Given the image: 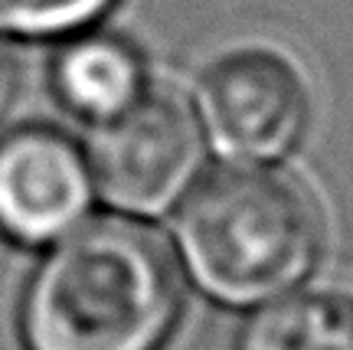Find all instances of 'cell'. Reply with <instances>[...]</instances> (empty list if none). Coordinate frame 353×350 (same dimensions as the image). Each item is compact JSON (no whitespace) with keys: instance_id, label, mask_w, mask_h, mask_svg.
Listing matches in <instances>:
<instances>
[{"instance_id":"obj_1","label":"cell","mask_w":353,"mask_h":350,"mask_svg":"<svg viewBox=\"0 0 353 350\" xmlns=\"http://www.w3.org/2000/svg\"><path fill=\"white\" fill-rule=\"evenodd\" d=\"M180 311L164 242L121 220L76 229L39 262L20 311L26 350H157Z\"/></svg>"},{"instance_id":"obj_2","label":"cell","mask_w":353,"mask_h":350,"mask_svg":"<svg viewBox=\"0 0 353 350\" xmlns=\"http://www.w3.org/2000/svg\"><path fill=\"white\" fill-rule=\"evenodd\" d=\"M324 223L294 177L236 164L206 174L176 220V242L203 291L259 304L298 285L321 252Z\"/></svg>"},{"instance_id":"obj_3","label":"cell","mask_w":353,"mask_h":350,"mask_svg":"<svg viewBox=\"0 0 353 350\" xmlns=\"http://www.w3.org/2000/svg\"><path fill=\"white\" fill-rule=\"evenodd\" d=\"M200 164V131L170 92H144L92 131L88 171L105 200L134 216L167 210Z\"/></svg>"},{"instance_id":"obj_4","label":"cell","mask_w":353,"mask_h":350,"mask_svg":"<svg viewBox=\"0 0 353 350\" xmlns=\"http://www.w3.org/2000/svg\"><path fill=\"white\" fill-rule=\"evenodd\" d=\"M196 105L216 148L242 161L281 157L298 144L311 115L298 69L265 50L216 59L200 79Z\"/></svg>"},{"instance_id":"obj_5","label":"cell","mask_w":353,"mask_h":350,"mask_svg":"<svg viewBox=\"0 0 353 350\" xmlns=\"http://www.w3.org/2000/svg\"><path fill=\"white\" fill-rule=\"evenodd\" d=\"M92 171L76 141L46 125L0 138V236L43 246L82 220Z\"/></svg>"},{"instance_id":"obj_6","label":"cell","mask_w":353,"mask_h":350,"mask_svg":"<svg viewBox=\"0 0 353 350\" xmlns=\"http://www.w3.org/2000/svg\"><path fill=\"white\" fill-rule=\"evenodd\" d=\"M52 82L72 112L95 121L118 115L148 92L141 52L128 39L108 33L72 39L52 66Z\"/></svg>"},{"instance_id":"obj_7","label":"cell","mask_w":353,"mask_h":350,"mask_svg":"<svg viewBox=\"0 0 353 350\" xmlns=\"http://www.w3.org/2000/svg\"><path fill=\"white\" fill-rule=\"evenodd\" d=\"M242 350H353V295L304 291L275 301L245 327Z\"/></svg>"},{"instance_id":"obj_8","label":"cell","mask_w":353,"mask_h":350,"mask_svg":"<svg viewBox=\"0 0 353 350\" xmlns=\"http://www.w3.org/2000/svg\"><path fill=\"white\" fill-rule=\"evenodd\" d=\"M114 0H0V33L63 37L92 26Z\"/></svg>"},{"instance_id":"obj_9","label":"cell","mask_w":353,"mask_h":350,"mask_svg":"<svg viewBox=\"0 0 353 350\" xmlns=\"http://www.w3.org/2000/svg\"><path fill=\"white\" fill-rule=\"evenodd\" d=\"M13 92H17V66H13L10 52L0 46V118H3V112L10 108Z\"/></svg>"}]
</instances>
